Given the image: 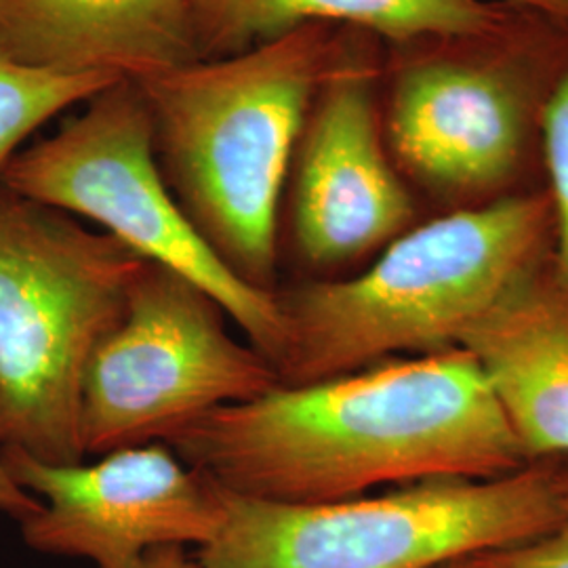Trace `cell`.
Segmentation results:
<instances>
[{
	"mask_svg": "<svg viewBox=\"0 0 568 568\" xmlns=\"http://www.w3.org/2000/svg\"><path fill=\"white\" fill-rule=\"evenodd\" d=\"M190 9L201 60H222L316 23L394 44L488 28L514 7L490 0H190Z\"/></svg>",
	"mask_w": 568,
	"mask_h": 568,
	"instance_id": "obj_13",
	"label": "cell"
},
{
	"mask_svg": "<svg viewBox=\"0 0 568 568\" xmlns=\"http://www.w3.org/2000/svg\"><path fill=\"white\" fill-rule=\"evenodd\" d=\"M0 47L32 68L119 81L201 60L190 0H0Z\"/></svg>",
	"mask_w": 568,
	"mask_h": 568,
	"instance_id": "obj_11",
	"label": "cell"
},
{
	"mask_svg": "<svg viewBox=\"0 0 568 568\" xmlns=\"http://www.w3.org/2000/svg\"><path fill=\"white\" fill-rule=\"evenodd\" d=\"M337 32L305 26L138 81L156 161L183 215L234 276L265 293L278 288L286 178Z\"/></svg>",
	"mask_w": 568,
	"mask_h": 568,
	"instance_id": "obj_2",
	"label": "cell"
},
{
	"mask_svg": "<svg viewBox=\"0 0 568 568\" xmlns=\"http://www.w3.org/2000/svg\"><path fill=\"white\" fill-rule=\"evenodd\" d=\"M567 68L568 23L518 7L488 28L386 44L384 131L413 192L447 211L527 192Z\"/></svg>",
	"mask_w": 568,
	"mask_h": 568,
	"instance_id": "obj_4",
	"label": "cell"
},
{
	"mask_svg": "<svg viewBox=\"0 0 568 568\" xmlns=\"http://www.w3.org/2000/svg\"><path fill=\"white\" fill-rule=\"evenodd\" d=\"M166 445L225 490L278 504H331L436 478L487 480L528 466L464 347L276 387L206 413Z\"/></svg>",
	"mask_w": 568,
	"mask_h": 568,
	"instance_id": "obj_1",
	"label": "cell"
},
{
	"mask_svg": "<svg viewBox=\"0 0 568 568\" xmlns=\"http://www.w3.org/2000/svg\"><path fill=\"white\" fill-rule=\"evenodd\" d=\"M84 103L53 138L16 154L0 185L87 217L143 260L199 284L243 328L248 344L278 366L286 331L276 291L265 293L234 276L183 215L156 161L142 84L122 79Z\"/></svg>",
	"mask_w": 568,
	"mask_h": 568,
	"instance_id": "obj_7",
	"label": "cell"
},
{
	"mask_svg": "<svg viewBox=\"0 0 568 568\" xmlns=\"http://www.w3.org/2000/svg\"><path fill=\"white\" fill-rule=\"evenodd\" d=\"M204 568H434L544 535L568 518V466L487 480L436 478L331 504H278L224 488Z\"/></svg>",
	"mask_w": 568,
	"mask_h": 568,
	"instance_id": "obj_6",
	"label": "cell"
},
{
	"mask_svg": "<svg viewBox=\"0 0 568 568\" xmlns=\"http://www.w3.org/2000/svg\"><path fill=\"white\" fill-rule=\"evenodd\" d=\"M476 568H568V518L544 535L471 556Z\"/></svg>",
	"mask_w": 568,
	"mask_h": 568,
	"instance_id": "obj_16",
	"label": "cell"
},
{
	"mask_svg": "<svg viewBox=\"0 0 568 568\" xmlns=\"http://www.w3.org/2000/svg\"><path fill=\"white\" fill-rule=\"evenodd\" d=\"M386 44L339 28L286 178V243L314 281L379 255L417 224L382 116Z\"/></svg>",
	"mask_w": 568,
	"mask_h": 568,
	"instance_id": "obj_9",
	"label": "cell"
},
{
	"mask_svg": "<svg viewBox=\"0 0 568 568\" xmlns=\"http://www.w3.org/2000/svg\"><path fill=\"white\" fill-rule=\"evenodd\" d=\"M143 568H204L199 556H190L182 546L150 549Z\"/></svg>",
	"mask_w": 568,
	"mask_h": 568,
	"instance_id": "obj_18",
	"label": "cell"
},
{
	"mask_svg": "<svg viewBox=\"0 0 568 568\" xmlns=\"http://www.w3.org/2000/svg\"><path fill=\"white\" fill-rule=\"evenodd\" d=\"M281 387L276 366L225 331L224 307L164 265H143L121 321L91 354L82 379L84 455L169 443L222 406Z\"/></svg>",
	"mask_w": 568,
	"mask_h": 568,
	"instance_id": "obj_8",
	"label": "cell"
},
{
	"mask_svg": "<svg viewBox=\"0 0 568 568\" xmlns=\"http://www.w3.org/2000/svg\"><path fill=\"white\" fill-rule=\"evenodd\" d=\"M0 466L42 508L21 520L28 548L98 568H143L150 549L213 544L225 523L224 488L164 443L102 455L93 466H49L0 448Z\"/></svg>",
	"mask_w": 568,
	"mask_h": 568,
	"instance_id": "obj_10",
	"label": "cell"
},
{
	"mask_svg": "<svg viewBox=\"0 0 568 568\" xmlns=\"http://www.w3.org/2000/svg\"><path fill=\"white\" fill-rule=\"evenodd\" d=\"M554 246L546 190L453 209L415 224L347 278L278 286L281 386L318 384L386 361L459 347L469 326Z\"/></svg>",
	"mask_w": 568,
	"mask_h": 568,
	"instance_id": "obj_3",
	"label": "cell"
},
{
	"mask_svg": "<svg viewBox=\"0 0 568 568\" xmlns=\"http://www.w3.org/2000/svg\"><path fill=\"white\" fill-rule=\"evenodd\" d=\"M549 257L511 284L459 342L528 464L568 455V291Z\"/></svg>",
	"mask_w": 568,
	"mask_h": 568,
	"instance_id": "obj_12",
	"label": "cell"
},
{
	"mask_svg": "<svg viewBox=\"0 0 568 568\" xmlns=\"http://www.w3.org/2000/svg\"><path fill=\"white\" fill-rule=\"evenodd\" d=\"M41 508L39 497L18 487L16 480L4 471V467L0 466V511L21 523L28 516H34Z\"/></svg>",
	"mask_w": 568,
	"mask_h": 568,
	"instance_id": "obj_17",
	"label": "cell"
},
{
	"mask_svg": "<svg viewBox=\"0 0 568 568\" xmlns=\"http://www.w3.org/2000/svg\"><path fill=\"white\" fill-rule=\"evenodd\" d=\"M119 79L58 74L13 60L0 47V173L30 133L63 110L89 102Z\"/></svg>",
	"mask_w": 568,
	"mask_h": 568,
	"instance_id": "obj_14",
	"label": "cell"
},
{
	"mask_svg": "<svg viewBox=\"0 0 568 568\" xmlns=\"http://www.w3.org/2000/svg\"><path fill=\"white\" fill-rule=\"evenodd\" d=\"M471 556H474V554H471ZM471 556H462V558L448 560V562H443V565H438V567L434 568H476L474 567V562H471Z\"/></svg>",
	"mask_w": 568,
	"mask_h": 568,
	"instance_id": "obj_20",
	"label": "cell"
},
{
	"mask_svg": "<svg viewBox=\"0 0 568 568\" xmlns=\"http://www.w3.org/2000/svg\"><path fill=\"white\" fill-rule=\"evenodd\" d=\"M541 161L548 171V196L554 215L551 270L568 291V68L549 103L541 135Z\"/></svg>",
	"mask_w": 568,
	"mask_h": 568,
	"instance_id": "obj_15",
	"label": "cell"
},
{
	"mask_svg": "<svg viewBox=\"0 0 568 568\" xmlns=\"http://www.w3.org/2000/svg\"><path fill=\"white\" fill-rule=\"evenodd\" d=\"M148 260L0 185V448L79 466L84 371Z\"/></svg>",
	"mask_w": 568,
	"mask_h": 568,
	"instance_id": "obj_5",
	"label": "cell"
},
{
	"mask_svg": "<svg viewBox=\"0 0 568 568\" xmlns=\"http://www.w3.org/2000/svg\"><path fill=\"white\" fill-rule=\"evenodd\" d=\"M490 2H504V4L535 11V13L568 23V0H490Z\"/></svg>",
	"mask_w": 568,
	"mask_h": 568,
	"instance_id": "obj_19",
	"label": "cell"
}]
</instances>
